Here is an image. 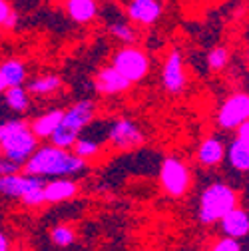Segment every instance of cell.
Wrapping results in <instances>:
<instances>
[{
  "instance_id": "1",
  "label": "cell",
  "mask_w": 249,
  "mask_h": 251,
  "mask_svg": "<svg viewBox=\"0 0 249 251\" xmlns=\"http://www.w3.org/2000/svg\"><path fill=\"white\" fill-rule=\"evenodd\" d=\"M22 168L24 174L38 177H70L82 174L88 168V164L74 151L52 144V146L36 148V151L26 160Z\"/></svg>"
},
{
  "instance_id": "2",
  "label": "cell",
  "mask_w": 249,
  "mask_h": 251,
  "mask_svg": "<svg viewBox=\"0 0 249 251\" xmlns=\"http://www.w3.org/2000/svg\"><path fill=\"white\" fill-rule=\"evenodd\" d=\"M0 146L4 158L24 166L26 160L36 151L38 138L24 120H8L0 124Z\"/></svg>"
},
{
  "instance_id": "3",
  "label": "cell",
  "mask_w": 249,
  "mask_h": 251,
  "mask_svg": "<svg viewBox=\"0 0 249 251\" xmlns=\"http://www.w3.org/2000/svg\"><path fill=\"white\" fill-rule=\"evenodd\" d=\"M94 116H96V104L92 100H80V102L72 104L68 110H64L62 122L52 132V136H50L52 144L58 146V148L72 150L80 132L86 128V126H90V122L94 120Z\"/></svg>"
},
{
  "instance_id": "4",
  "label": "cell",
  "mask_w": 249,
  "mask_h": 251,
  "mask_svg": "<svg viewBox=\"0 0 249 251\" xmlns=\"http://www.w3.org/2000/svg\"><path fill=\"white\" fill-rule=\"evenodd\" d=\"M235 205H237V194L233 187L224 181H215L205 187L199 198V222L217 224Z\"/></svg>"
},
{
  "instance_id": "5",
  "label": "cell",
  "mask_w": 249,
  "mask_h": 251,
  "mask_svg": "<svg viewBox=\"0 0 249 251\" xmlns=\"http://www.w3.org/2000/svg\"><path fill=\"white\" fill-rule=\"evenodd\" d=\"M112 66L132 84L142 82L151 68V60L144 48L138 44L132 46H122L112 54Z\"/></svg>"
},
{
  "instance_id": "6",
  "label": "cell",
  "mask_w": 249,
  "mask_h": 251,
  "mask_svg": "<svg viewBox=\"0 0 249 251\" xmlns=\"http://www.w3.org/2000/svg\"><path fill=\"white\" fill-rule=\"evenodd\" d=\"M160 183L164 187V192L174 198L188 194L192 185L190 168L177 158H166L160 166Z\"/></svg>"
},
{
  "instance_id": "7",
  "label": "cell",
  "mask_w": 249,
  "mask_h": 251,
  "mask_svg": "<svg viewBox=\"0 0 249 251\" xmlns=\"http://www.w3.org/2000/svg\"><path fill=\"white\" fill-rule=\"evenodd\" d=\"M160 80L164 90L170 96H179L183 94L185 86H188V74H185V64H183V56L177 48H172L162 64Z\"/></svg>"
},
{
  "instance_id": "8",
  "label": "cell",
  "mask_w": 249,
  "mask_h": 251,
  "mask_svg": "<svg viewBox=\"0 0 249 251\" xmlns=\"http://www.w3.org/2000/svg\"><path fill=\"white\" fill-rule=\"evenodd\" d=\"M245 120H249V94L235 92L227 96L217 110V124L224 130H235Z\"/></svg>"
},
{
  "instance_id": "9",
  "label": "cell",
  "mask_w": 249,
  "mask_h": 251,
  "mask_svg": "<svg viewBox=\"0 0 249 251\" xmlns=\"http://www.w3.org/2000/svg\"><path fill=\"white\" fill-rule=\"evenodd\" d=\"M108 142L118 150H134L146 142L140 126L130 118H118L108 128Z\"/></svg>"
},
{
  "instance_id": "10",
  "label": "cell",
  "mask_w": 249,
  "mask_h": 251,
  "mask_svg": "<svg viewBox=\"0 0 249 251\" xmlns=\"http://www.w3.org/2000/svg\"><path fill=\"white\" fill-rule=\"evenodd\" d=\"M42 187H44V179L38 176H30V174L0 176V196H6V198L22 200L28 194L42 190Z\"/></svg>"
},
{
  "instance_id": "11",
  "label": "cell",
  "mask_w": 249,
  "mask_h": 251,
  "mask_svg": "<svg viewBox=\"0 0 249 251\" xmlns=\"http://www.w3.org/2000/svg\"><path fill=\"white\" fill-rule=\"evenodd\" d=\"M164 14L162 0H128L126 2V16L132 24L138 26H151Z\"/></svg>"
},
{
  "instance_id": "12",
  "label": "cell",
  "mask_w": 249,
  "mask_h": 251,
  "mask_svg": "<svg viewBox=\"0 0 249 251\" xmlns=\"http://www.w3.org/2000/svg\"><path fill=\"white\" fill-rule=\"evenodd\" d=\"M130 86L132 82L124 78L112 64L100 68L94 76V90L100 96H120V94L128 92Z\"/></svg>"
},
{
  "instance_id": "13",
  "label": "cell",
  "mask_w": 249,
  "mask_h": 251,
  "mask_svg": "<svg viewBox=\"0 0 249 251\" xmlns=\"http://www.w3.org/2000/svg\"><path fill=\"white\" fill-rule=\"evenodd\" d=\"M64 12L76 24H92L100 14L98 0H64Z\"/></svg>"
},
{
  "instance_id": "14",
  "label": "cell",
  "mask_w": 249,
  "mask_h": 251,
  "mask_svg": "<svg viewBox=\"0 0 249 251\" xmlns=\"http://www.w3.org/2000/svg\"><path fill=\"white\" fill-rule=\"evenodd\" d=\"M220 224H222L224 235L227 237L243 239L245 235H249V213L237 205L220 219Z\"/></svg>"
},
{
  "instance_id": "15",
  "label": "cell",
  "mask_w": 249,
  "mask_h": 251,
  "mask_svg": "<svg viewBox=\"0 0 249 251\" xmlns=\"http://www.w3.org/2000/svg\"><path fill=\"white\" fill-rule=\"evenodd\" d=\"M78 194V183L70 177H54L52 181L44 183V200L46 203H58L72 200Z\"/></svg>"
},
{
  "instance_id": "16",
  "label": "cell",
  "mask_w": 249,
  "mask_h": 251,
  "mask_svg": "<svg viewBox=\"0 0 249 251\" xmlns=\"http://www.w3.org/2000/svg\"><path fill=\"white\" fill-rule=\"evenodd\" d=\"M224 158H225V146H224V142L220 138L209 136L198 148V160H199L201 166L213 168V166L220 164Z\"/></svg>"
},
{
  "instance_id": "17",
  "label": "cell",
  "mask_w": 249,
  "mask_h": 251,
  "mask_svg": "<svg viewBox=\"0 0 249 251\" xmlns=\"http://www.w3.org/2000/svg\"><path fill=\"white\" fill-rule=\"evenodd\" d=\"M0 74H2L6 88L10 86H24V82L28 80V70L26 64L20 58H6L2 64H0Z\"/></svg>"
},
{
  "instance_id": "18",
  "label": "cell",
  "mask_w": 249,
  "mask_h": 251,
  "mask_svg": "<svg viewBox=\"0 0 249 251\" xmlns=\"http://www.w3.org/2000/svg\"><path fill=\"white\" fill-rule=\"evenodd\" d=\"M60 88H62V78L58 74H42L34 80H30L26 90L30 96L46 98V96H52V94L60 92Z\"/></svg>"
},
{
  "instance_id": "19",
  "label": "cell",
  "mask_w": 249,
  "mask_h": 251,
  "mask_svg": "<svg viewBox=\"0 0 249 251\" xmlns=\"http://www.w3.org/2000/svg\"><path fill=\"white\" fill-rule=\"evenodd\" d=\"M62 116H64V110H50V112L38 116L30 124V128H32L36 138H50L52 132L58 128V124L62 122Z\"/></svg>"
},
{
  "instance_id": "20",
  "label": "cell",
  "mask_w": 249,
  "mask_h": 251,
  "mask_svg": "<svg viewBox=\"0 0 249 251\" xmlns=\"http://www.w3.org/2000/svg\"><path fill=\"white\" fill-rule=\"evenodd\" d=\"M108 32L112 38H116L118 42H122L124 46H132L138 44L140 34H138V28H134V24L128 20H116L108 24Z\"/></svg>"
},
{
  "instance_id": "21",
  "label": "cell",
  "mask_w": 249,
  "mask_h": 251,
  "mask_svg": "<svg viewBox=\"0 0 249 251\" xmlns=\"http://www.w3.org/2000/svg\"><path fill=\"white\" fill-rule=\"evenodd\" d=\"M227 160L239 172H249V142L235 138L227 148Z\"/></svg>"
},
{
  "instance_id": "22",
  "label": "cell",
  "mask_w": 249,
  "mask_h": 251,
  "mask_svg": "<svg viewBox=\"0 0 249 251\" xmlns=\"http://www.w3.org/2000/svg\"><path fill=\"white\" fill-rule=\"evenodd\" d=\"M4 102L12 112L24 114L30 108V94L24 86H10L4 90Z\"/></svg>"
},
{
  "instance_id": "23",
  "label": "cell",
  "mask_w": 249,
  "mask_h": 251,
  "mask_svg": "<svg viewBox=\"0 0 249 251\" xmlns=\"http://www.w3.org/2000/svg\"><path fill=\"white\" fill-rule=\"evenodd\" d=\"M229 58H231V54H229V50H227L225 46H215V48H211V50L207 52L205 64H207V68L213 70V72H222V70L229 64Z\"/></svg>"
},
{
  "instance_id": "24",
  "label": "cell",
  "mask_w": 249,
  "mask_h": 251,
  "mask_svg": "<svg viewBox=\"0 0 249 251\" xmlns=\"http://www.w3.org/2000/svg\"><path fill=\"white\" fill-rule=\"evenodd\" d=\"M72 151L76 155H80L82 160H90V158H96L98 151H100V144L92 138H86V136H78V140L74 142L72 146Z\"/></svg>"
},
{
  "instance_id": "25",
  "label": "cell",
  "mask_w": 249,
  "mask_h": 251,
  "mask_svg": "<svg viewBox=\"0 0 249 251\" xmlns=\"http://www.w3.org/2000/svg\"><path fill=\"white\" fill-rule=\"evenodd\" d=\"M20 24L18 14L12 10L8 0H0V30H16Z\"/></svg>"
},
{
  "instance_id": "26",
  "label": "cell",
  "mask_w": 249,
  "mask_h": 251,
  "mask_svg": "<svg viewBox=\"0 0 249 251\" xmlns=\"http://www.w3.org/2000/svg\"><path fill=\"white\" fill-rule=\"evenodd\" d=\"M50 239H52V243H56L58 247H68V245L74 243L76 233H74V229L68 227V226H56V227L50 231Z\"/></svg>"
},
{
  "instance_id": "27",
  "label": "cell",
  "mask_w": 249,
  "mask_h": 251,
  "mask_svg": "<svg viewBox=\"0 0 249 251\" xmlns=\"http://www.w3.org/2000/svg\"><path fill=\"white\" fill-rule=\"evenodd\" d=\"M211 251H241V243L239 239H233V237H222L217 239L211 247Z\"/></svg>"
},
{
  "instance_id": "28",
  "label": "cell",
  "mask_w": 249,
  "mask_h": 251,
  "mask_svg": "<svg viewBox=\"0 0 249 251\" xmlns=\"http://www.w3.org/2000/svg\"><path fill=\"white\" fill-rule=\"evenodd\" d=\"M20 164L4 158V155H0V176H8V174H18L20 172Z\"/></svg>"
},
{
  "instance_id": "29",
  "label": "cell",
  "mask_w": 249,
  "mask_h": 251,
  "mask_svg": "<svg viewBox=\"0 0 249 251\" xmlns=\"http://www.w3.org/2000/svg\"><path fill=\"white\" fill-rule=\"evenodd\" d=\"M235 132H237V138H239V140L249 142V120H245L243 124H239L237 128H235Z\"/></svg>"
},
{
  "instance_id": "30",
  "label": "cell",
  "mask_w": 249,
  "mask_h": 251,
  "mask_svg": "<svg viewBox=\"0 0 249 251\" xmlns=\"http://www.w3.org/2000/svg\"><path fill=\"white\" fill-rule=\"evenodd\" d=\"M0 251H10V241L2 231H0Z\"/></svg>"
},
{
  "instance_id": "31",
  "label": "cell",
  "mask_w": 249,
  "mask_h": 251,
  "mask_svg": "<svg viewBox=\"0 0 249 251\" xmlns=\"http://www.w3.org/2000/svg\"><path fill=\"white\" fill-rule=\"evenodd\" d=\"M6 90V82H4V78H2V74H0V94H2Z\"/></svg>"
},
{
  "instance_id": "32",
  "label": "cell",
  "mask_w": 249,
  "mask_h": 251,
  "mask_svg": "<svg viewBox=\"0 0 249 251\" xmlns=\"http://www.w3.org/2000/svg\"><path fill=\"white\" fill-rule=\"evenodd\" d=\"M247 64H249V50H247Z\"/></svg>"
},
{
  "instance_id": "33",
  "label": "cell",
  "mask_w": 249,
  "mask_h": 251,
  "mask_svg": "<svg viewBox=\"0 0 249 251\" xmlns=\"http://www.w3.org/2000/svg\"><path fill=\"white\" fill-rule=\"evenodd\" d=\"M0 155H2V146H0Z\"/></svg>"
}]
</instances>
